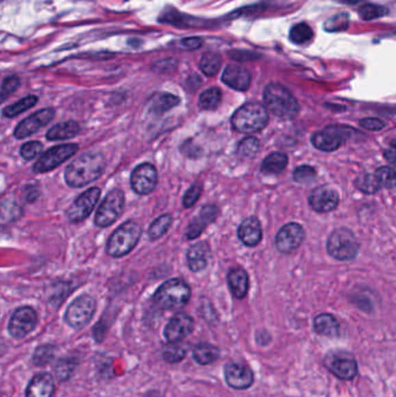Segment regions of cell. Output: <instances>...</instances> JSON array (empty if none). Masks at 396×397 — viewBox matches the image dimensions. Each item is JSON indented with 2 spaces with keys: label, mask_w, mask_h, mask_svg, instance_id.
<instances>
[{
  "label": "cell",
  "mask_w": 396,
  "mask_h": 397,
  "mask_svg": "<svg viewBox=\"0 0 396 397\" xmlns=\"http://www.w3.org/2000/svg\"><path fill=\"white\" fill-rule=\"evenodd\" d=\"M106 168V159L101 153H88L76 158L65 170V181L70 188H84L98 179Z\"/></svg>",
  "instance_id": "obj_1"
},
{
  "label": "cell",
  "mask_w": 396,
  "mask_h": 397,
  "mask_svg": "<svg viewBox=\"0 0 396 397\" xmlns=\"http://www.w3.org/2000/svg\"><path fill=\"white\" fill-rule=\"evenodd\" d=\"M264 103L272 114L286 120L295 118L300 111L299 103L290 90L277 83L267 85L264 90Z\"/></svg>",
  "instance_id": "obj_2"
},
{
  "label": "cell",
  "mask_w": 396,
  "mask_h": 397,
  "mask_svg": "<svg viewBox=\"0 0 396 397\" xmlns=\"http://www.w3.org/2000/svg\"><path fill=\"white\" fill-rule=\"evenodd\" d=\"M269 123L267 108L258 103L243 105L234 113L232 125L234 129L242 134H253L263 130Z\"/></svg>",
  "instance_id": "obj_3"
},
{
  "label": "cell",
  "mask_w": 396,
  "mask_h": 397,
  "mask_svg": "<svg viewBox=\"0 0 396 397\" xmlns=\"http://www.w3.org/2000/svg\"><path fill=\"white\" fill-rule=\"evenodd\" d=\"M190 298V286L182 279L168 280L153 295L155 305L165 310L180 309L186 306Z\"/></svg>",
  "instance_id": "obj_4"
},
{
  "label": "cell",
  "mask_w": 396,
  "mask_h": 397,
  "mask_svg": "<svg viewBox=\"0 0 396 397\" xmlns=\"http://www.w3.org/2000/svg\"><path fill=\"white\" fill-rule=\"evenodd\" d=\"M142 228L138 222L127 221L119 227L107 243V253L119 258L128 255L141 238Z\"/></svg>",
  "instance_id": "obj_5"
},
{
  "label": "cell",
  "mask_w": 396,
  "mask_h": 397,
  "mask_svg": "<svg viewBox=\"0 0 396 397\" xmlns=\"http://www.w3.org/2000/svg\"><path fill=\"white\" fill-rule=\"evenodd\" d=\"M327 253L337 260H351L359 251V243L354 233L347 228H339L330 233L327 242Z\"/></svg>",
  "instance_id": "obj_6"
},
{
  "label": "cell",
  "mask_w": 396,
  "mask_h": 397,
  "mask_svg": "<svg viewBox=\"0 0 396 397\" xmlns=\"http://www.w3.org/2000/svg\"><path fill=\"white\" fill-rule=\"evenodd\" d=\"M123 207H125V193L121 190L110 192L95 213V225L100 228L111 226L122 214Z\"/></svg>",
  "instance_id": "obj_7"
},
{
  "label": "cell",
  "mask_w": 396,
  "mask_h": 397,
  "mask_svg": "<svg viewBox=\"0 0 396 397\" xmlns=\"http://www.w3.org/2000/svg\"><path fill=\"white\" fill-rule=\"evenodd\" d=\"M97 303L90 295H82L68 307L64 320L71 328L83 329L91 322Z\"/></svg>",
  "instance_id": "obj_8"
},
{
  "label": "cell",
  "mask_w": 396,
  "mask_h": 397,
  "mask_svg": "<svg viewBox=\"0 0 396 397\" xmlns=\"http://www.w3.org/2000/svg\"><path fill=\"white\" fill-rule=\"evenodd\" d=\"M324 365L341 380H352L358 374L357 361L349 352H329L324 358Z\"/></svg>",
  "instance_id": "obj_9"
},
{
  "label": "cell",
  "mask_w": 396,
  "mask_h": 397,
  "mask_svg": "<svg viewBox=\"0 0 396 397\" xmlns=\"http://www.w3.org/2000/svg\"><path fill=\"white\" fill-rule=\"evenodd\" d=\"M78 149H79V146L75 143L53 146L51 149L47 150V153L41 155V157L38 158V162L33 166V170L36 173L53 171V168H58L65 161L71 158L78 151Z\"/></svg>",
  "instance_id": "obj_10"
},
{
  "label": "cell",
  "mask_w": 396,
  "mask_h": 397,
  "mask_svg": "<svg viewBox=\"0 0 396 397\" xmlns=\"http://www.w3.org/2000/svg\"><path fill=\"white\" fill-rule=\"evenodd\" d=\"M349 128L347 127L329 126L312 136V143L317 149L332 153L338 149L342 142L347 138Z\"/></svg>",
  "instance_id": "obj_11"
},
{
  "label": "cell",
  "mask_w": 396,
  "mask_h": 397,
  "mask_svg": "<svg viewBox=\"0 0 396 397\" xmlns=\"http://www.w3.org/2000/svg\"><path fill=\"white\" fill-rule=\"evenodd\" d=\"M38 324V315L32 307H21L12 315L8 323V331L18 340L31 333Z\"/></svg>",
  "instance_id": "obj_12"
},
{
  "label": "cell",
  "mask_w": 396,
  "mask_h": 397,
  "mask_svg": "<svg viewBox=\"0 0 396 397\" xmlns=\"http://www.w3.org/2000/svg\"><path fill=\"white\" fill-rule=\"evenodd\" d=\"M99 198L100 190L98 188H90L83 194H80L69 209L66 210V216L70 222L79 223L84 221L91 214L92 210L95 209Z\"/></svg>",
  "instance_id": "obj_13"
},
{
  "label": "cell",
  "mask_w": 396,
  "mask_h": 397,
  "mask_svg": "<svg viewBox=\"0 0 396 397\" xmlns=\"http://www.w3.org/2000/svg\"><path fill=\"white\" fill-rule=\"evenodd\" d=\"M158 176L155 166L149 163L138 165L130 177V185L135 193L147 195L156 188Z\"/></svg>",
  "instance_id": "obj_14"
},
{
  "label": "cell",
  "mask_w": 396,
  "mask_h": 397,
  "mask_svg": "<svg viewBox=\"0 0 396 397\" xmlns=\"http://www.w3.org/2000/svg\"><path fill=\"white\" fill-rule=\"evenodd\" d=\"M305 240V229L299 223H288L279 230L275 245L282 253H293Z\"/></svg>",
  "instance_id": "obj_15"
},
{
  "label": "cell",
  "mask_w": 396,
  "mask_h": 397,
  "mask_svg": "<svg viewBox=\"0 0 396 397\" xmlns=\"http://www.w3.org/2000/svg\"><path fill=\"white\" fill-rule=\"evenodd\" d=\"M195 329L193 318L185 313H178L172 317L164 330V336L169 343H180L192 333Z\"/></svg>",
  "instance_id": "obj_16"
},
{
  "label": "cell",
  "mask_w": 396,
  "mask_h": 397,
  "mask_svg": "<svg viewBox=\"0 0 396 397\" xmlns=\"http://www.w3.org/2000/svg\"><path fill=\"white\" fill-rule=\"evenodd\" d=\"M53 115H55V111L53 108H45V110L36 112L18 125L14 130V136L19 140L31 136L48 125L53 120Z\"/></svg>",
  "instance_id": "obj_17"
},
{
  "label": "cell",
  "mask_w": 396,
  "mask_h": 397,
  "mask_svg": "<svg viewBox=\"0 0 396 397\" xmlns=\"http://www.w3.org/2000/svg\"><path fill=\"white\" fill-rule=\"evenodd\" d=\"M225 381L234 389H247L253 383V373L240 363H229L225 367Z\"/></svg>",
  "instance_id": "obj_18"
},
{
  "label": "cell",
  "mask_w": 396,
  "mask_h": 397,
  "mask_svg": "<svg viewBox=\"0 0 396 397\" xmlns=\"http://www.w3.org/2000/svg\"><path fill=\"white\" fill-rule=\"evenodd\" d=\"M339 203L338 193L329 188H317L309 196V205L319 213H329L336 209Z\"/></svg>",
  "instance_id": "obj_19"
},
{
  "label": "cell",
  "mask_w": 396,
  "mask_h": 397,
  "mask_svg": "<svg viewBox=\"0 0 396 397\" xmlns=\"http://www.w3.org/2000/svg\"><path fill=\"white\" fill-rule=\"evenodd\" d=\"M222 81L236 91H247L251 84V75L242 65L229 64L222 75Z\"/></svg>",
  "instance_id": "obj_20"
},
{
  "label": "cell",
  "mask_w": 396,
  "mask_h": 397,
  "mask_svg": "<svg viewBox=\"0 0 396 397\" xmlns=\"http://www.w3.org/2000/svg\"><path fill=\"white\" fill-rule=\"evenodd\" d=\"M212 253H210V245L205 242H200L197 244L190 246L187 253V264L192 272L203 271L208 266Z\"/></svg>",
  "instance_id": "obj_21"
},
{
  "label": "cell",
  "mask_w": 396,
  "mask_h": 397,
  "mask_svg": "<svg viewBox=\"0 0 396 397\" xmlns=\"http://www.w3.org/2000/svg\"><path fill=\"white\" fill-rule=\"evenodd\" d=\"M237 233L242 243L247 246H257L263 237L260 222L253 216L245 218L240 223Z\"/></svg>",
  "instance_id": "obj_22"
},
{
  "label": "cell",
  "mask_w": 396,
  "mask_h": 397,
  "mask_svg": "<svg viewBox=\"0 0 396 397\" xmlns=\"http://www.w3.org/2000/svg\"><path fill=\"white\" fill-rule=\"evenodd\" d=\"M55 390V382L51 375L41 373L35 375L27 387L26 397H51Z\"/></svg>",
  "instance_id": "obj_23"
},
{
  "label": "cell",
  "mask_w": 396,
  "mask_h": 397,
  "mask_svg": "<svg viewBox=\"0 0 396 397\" xmlns=\"http://www.w3.org/2000/svg\"><path fill=\"white\" fill-rule=\"evenodd\" d=\"M180 103V97L166 92H158L149 99L148 111L153 115H163L178 106Z\"/></svg>",
  "instance_id": "obj_24"
},
{
  "label": "cell",
  "mask_w": 396,
  "mask_h": 397,
  "mask_svg": "<svg viewBox=\"0 0 396 397\" xmlns=\"http://www.w3.org/2000/svg\"><path fill=\"white\" fill-rule=\"evenodd\" d=\"M229 288L236 298H245L249 290L248 273L242 268H234L229 271Z\"/></svg>",
  "instance_id": "obj_25"
},
{
  "label": "cell",
  "mask_w": 396,
  "mask_h": 397,
  "mask_svg": "<svg viewBox=\"0 0 396 397\" xmlns=\"http://www.w3.org/2000/svg\"><path fill=\"white\" fill-rule=\"evenodd\" d=\"M80 126L76 121L61 123L50 128L47 133V138L49 141H63L69 140L79 134Z\"/></svg>",
  "instance_id": "obj_26"
},
{
  "label": "cell",
  "mask_w": 396,
  "mask_h": 397,
  "mask_svg": "<svg viewBox=\"0 0 396 397\" xmlns=\"http://www.w3.org/2000/svg\"><path fill=\"white\" fill-rule=\"evenodd\" d=\"M314 330L321 336H338L339 323L330 313H321L314 320Z\"/></svg>",
  "instance_id": "obj_27"
},
{
  "label": "cell",
  "mask_w": 396,
  "mask_h": 397,
  "mask_svg": "<svg viewBox=\"0 0 396 397\" xmlns=\"http://www.w3.org/2000/svg\"><path fill=\"white\" fill-rule=\"evenodd\" d=\"M287 163H288V158L285 153H271L262 163L260 171L267 175H278L285 170Z\"/></svg>",
  "instance_id": "obj_28"
},
{
  "label": "cell",
  "mask_w": 396,
  "mask_h": 397,
  "mask_svg": "<svg viewBox=\"0 0 396 397\" xmlns=\"http://www.w3.org/2000/svg\"><path fill=\"white\" fill-rule=\"evenodd\" d=\"M220 357L216 346L210 343H200L193 350V358L200 365H210Z\"/></svg>",
  "instance_id": "obj_29"
},
{
  "label": "cell",
  "mask_w": 396,
  "mask_h": 397,
  "mask_svg": "<svg viewBox=\"0 0 396 397\" xmlns=\"http://www.w3.org/2000/svg\"><path fill=\"white\" fill-rule=\"evenodd\" d=\"M221 56L217 53H214V51H208V53L203 55L201 60H200V63H199L200 70L207 77L215 76L221 69Z\"/></svg>",
  "instance_id": "obj_30"
},
{
  "label": "cell",
  "mask_w": 396,
  "mask_h": 397,
  "mask_svg": "<svg viewBox=\"0 0 396 397\" xmlns=\"http://www.w3.org/2000/svg\"><path fill=\"white\" fill-rule=\"evenodd\" d=\"M221 100L222 93L220 88H207L206 91L202 92L201 96L199 98V105H200L201 110L213 111L219 107V105L221 103Z\"/></svg>",
  "instance_id": "obj_31"
},
{
  "label": "cell",
  "mask_w": 396,
  "mask_h": 397,
  "mask_svg": "<svg viewBox=\"0 0 396 397\" xmlns=\"http://www.w3.org/2000/svg\"><path fill=\"white\" fill-rule=\"evenodd\" d=\"M38 97L28 96L25 97L23 99L16 101V103H12L11 106L3 110V114L6 118H14L16 115L21 114L23 112H26L29 108L34 107L36 103H38Z\"/></svg>",
  "instance_id": "obj_32"
},
{
  "label": "cell",
  "mask_w": 396,
  "mask_h": 397,
  "mask_svg": "<svg viewBox=\"0 0 396 397\" xmlns=\"http://www.w3.org/2000/svg\"><path fill=\"white\" fill-rule=\"evenodd\" d=\"M172 218L171 215L165 214L162 215L160 218H156L155 221L151 223V226L149 228L148 235L150 240H158L160 237L164 236L165 233H168L169 228L171 226Z\"/></svg>",
  "instance_id": "obj_33"
},
{
  "label": "cell",
  "mask_w": 396,
  "mask_h": 397,
  "mask_svg": "<svg viewBox=\"0 0 396 397\" xmlns=\"http://www.w3.org/2000/svg\"><path fill=\"white\" fill-rule=\"evenodd\" d=\"M312 29L307 23H297L290 31L292 42L297 44H306L312 38Z\"/></svg>",
  "instance_id": "obj_34"
},
{
  "label": "cell",
  "mask_w": 396,
  "mask_h": 397,
  "mask_svg": "<svg viewBox=\"0 0 396 397\" xmlns=\"http://www.w3.org/2000/svg\"><path fill=\"white\" fill-rule=\"evenodd\" d=\"M356 188H358L359 191L364 192L366 194H374L380 190V183H378L375 176L372 175H367V173H362L354 181Z\"/></svg>",
  "instance_id": "obj_35"
},
{
  "label": "cell",
  "mask_w": 396,
  "mask_h": 397,
  "mask_svg": "<svg viewBox=\"0 0 396 397\" xmlns=\"http://www.w3.org/2000/svg\"><path fill=\"white\" fill-rule=\"evenodd\" d=\"M186 355V348L182 343H169L163 348V358L169 363H180Z\"/></svg>",
  "instance_id": "obj_36"
},
{
  "label": "cell",
  "mask_w": 396,
  "mask_h": 397,
  "mask_svg": "<svg viewBox=\"0 0 396 397\" xmlns=\"http://www.w3.org/2000/svg\"><path fill=\"white\" fill-rule=\"evenodd\" d=\"M374 176L381 188H396V171L388 166H381L378 168Z\"/></svg>",
  "instance_id": "obj_37"
},
{
  "label": "cell",
  "mask_w": 396,
  "mask_h": 397,
  "mask_svg": "<svg viewBox=\"0 0 396 397\" xmlns=\"http://www.w3.org/2000/svg\"><path fill=\"white\" fill-rule=\"evenodd\" d=\"M259 148H260V143L256 138H244L240 142L238 148H237V153L240 157L243 158H252L256 156V153H258Z\"/></svg>",
  "instance_id": "obj_38"
},
{
  "label": "cell",
  "mask_w": 396,
  "mask_h": 397,
  "mask_svg": "<svg viewBox=\"0 0 396 397\" xmlns=\"http://www.w3.org/2000/svg\"><path fill=\"white\" fill-rule=\"evenodd\" d=\"M388 11L387 8H382V6H378V5L367 4L364 5L359 10V14L364 20H373L380 16L387 14Z\"/></svg>",
  "instance_id": "obj_39"
},
{
  "label": "cell",
  "mask_w": 396,
  "mask_h": 397,
  "mask_svg": "<svg viewBox=\"0 0 396 397\" xmlns=\"http://www.w3.org/2000/svg\"><path fill=\"white\" fill-rule=\"evenodd\" d=\"M317 177L315 168L308 165H302L295 168L293 172V178L297 183H306L312 181Z\"/></svg>",
  "instance_id": "obj_40"
},
{
  "label": "cell",
  "mask_w": 396,
  "mask_h": 397,
  "mask_svg": "<svg viewBox=\"0 0 396 397\" xmlns=\"http://www.w3.org/2000/svg\"><path fill=\"white\" fill-rule=\"evenodd\" d=\"M42 143H40L38 141H32L25 143L21 146L20 153L26 161H31V159H34L35 157H38L40 153H42Z\"/></svg>",
  "instance_id": "obj_41"
},
{
  "label": "cell",
  "mask_w": 396,
  "mask_h": 397,
  "mask_svg": "<svg viewBox=\"0 0 396 397\" xmlns=\"http://www.w3.org/2000/svg\"><path fill=\"white\" fill-rule=\"evenodd\" d=\"M201 193V183H195V185H192V186L187 190L185 195H184L183 206L185 207V208H192V207L195 206V203L198 201V198H200Z\"/></svg>",
  "instance_id": "obj_42"
},
{
  "label": "cell",
  "mask_w": 396,
  "mask_h": 397,
  "mask_svg": "<svg viewBox=\"0 0 396 397\" xmlns=\"http://www.w3.org/2000/svg\"><path fill=\"white\" fill-rule=\"evenodd\" d=\"M207 226H208V223H207L206 220L200 216V215H199L198 218H193L190 223V226H188V229H187V240L198 238Z\"/></svg>",
  "instance_id": "obj_43"
},
{
  "label": "cell",
  "mask_w": 396,
  "mask_h": 397,
  "mask_svg": "<svg viewBox=\"0 0 396 397\" xmlns=\"http://www.w3.org/2000/svg\"><path fill=\"white\" fill-rule=\"evenodd\" d=\"M349 26V19L347 14H338L325 23V29L330 31H343Z\"/></svg>",
  "instance_id": "obj_44"
},
{
  "label": "cell",
  "mask_w": 396,
  "mask_h": 397,
  "mask_svg": "<svg viewBox=\"0 0 396 397\" xmlns=\"http://www.w3.org/2000/svg\"><path fill=\"white\" fill-rule=\"evenodd\" d=\"M20 86V79L18 77H8L3 83V90H1V97L3 100H6L8 96H11L12 93L18 90Z\"/></svg>",
  "instance_id": "obj_45"
},
{
  "label": "cell",
  "mask_w": 396,
  "mask_h": 397,
  "mask_svg": "<svg viewBox=\"0 0 396 397\" xmlns=\"http://www.w3.org/2000/svg\"><path fill=\"white\" fill-rule=\"evenodd\" d=\"M50 348L51 346L43 345L36 350L34 355L35 365H45V363H49L50 358L53 357V351L50 350Z\"/></svg>",
  "instance_id": "obj_46"
},
{
  "label": "cell",
  "mask_w": 396,
  "mask_h": 397,
  "mask_svg": "<svg viewBox=\"0 0 396 397\" xmlns=\"http://www.w3.org/2000/svg\"><path fill=\"white\" fill-rule=\"evenodd\" d=\"M360 126L365 129L371 130V131H377V130L382 129L385 127V123L379 118H367L360 120Z\"/></svg>",
  "instance_id": "obj_47"
},
{
  "label": "cell",
  "mask_w": 396,
  "mask_h": 397,
  "mask_svg": "<svg viewBox=\"0 0 396 397\" xmlns=\"http://www.w3.org/2000/svg\"><path fill=\"white\" fill-rule=\"evenodd\" d=\"M8 203L10 209H8V207L3 205V206H1V213H6V212H8L10 216H8V222H11L13 221V220L19 218L20 214H21V210H20L19 206H16V203H12L10 200H8Z\"/></svg>",
  "instance_id": "obj_48"
},
{
  "label": "cell",
  "mask_w": 396,
  "mask_h": 397,
  "mask_svg": "<svg viewBox=\"0 0 396 397\" xmlns=\"http://www.w3.org/2000/svg\"><path fill=\"white\" fill-rule=\"evenodd\" d=\"M202 46V40L200 38H187L182 40L180 47L186 50L198 49Z\"/></svg>",
  "instance_id": "obj_49"
},
{
  "label": "cell",
  "mask_w": 396,
  "mask_h": 397,
  "mask_svg": "<svg viewBox=\"0 0 396 397\" xmlns=\"http://www.w3.org/2000/svg\"><path fill=\"white\" fill-rule=\"evenodd\" d=\"M40 191H38V186H28L25 190V198L27 203H34L35 200L38 198Z\"/></svg>",
  "instance_id": "obj_50"
},
{
  "label": "cell",
  "mask_w": 396,
  "mask_h": 397,
  "mask_svg": "<svg viewBox=\"0 0 396 397\" xmlns=\"http://www.w3.org/2000/svg\"><path fill=\"white\" fill-rule=\"evenodd\" d=\"M385 158L391 164L396 166V150H387L385 153Z\"/></svg>",
  "instance_id": "obj_51"
},
{
  "label": "cell",
  "mask_w": 396,
  "mask_h": 397,
  "mask_svg": "<svg viewBox=\"0 0 396 397\" xmlns=\"http://www.w3.org/2000/svg\"><path fill=\"white\" fill-rule=\"evenodd\" d=\"M392 148L393 149L396 150V141L392 142Z\"/></svg>",
  "instance_id": "obj_52"
}]
</instances>
